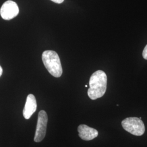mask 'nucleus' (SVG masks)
<instances>
[{"label":"nucleus","instance_id":"39448f33","mask_svg":"<svg viewBox=\"0 0 147 147\" xmlns=\"http://www.w3.org/2000/svg\"><path fill=\"white\" fill-rule=\"evenodd\" d=\"M19 12V9L16 3L9 0L5 1L0 9V15L6 20H10L14 18Z\"/></svg>","mask_w":147,"mask_h":147},{"label":"nucleus","instance_id":"f257e3e1","mask_svg":"<svg viewBox=\"0 0 147 147\" xmlns=\"http://www.w3.org/2000/svg\"><path fill=\"white\" fill-rule=\"evenodd\" d=\"M107 78L104 71L98 70L93 74L89 80L88 95L92 100H96L105 94L107 88Z\"/></svg>","mask_w":147,"mask_h":147},{"label":"nucleus","instance_id":"9d476101","mask_svg":"<svg viewBox=\"0 0 147 147\" xmlns=\"http://www.w3.org/2000/svg\"><path fill=\"white\" fill-rule=\"evenodd\" d=\"M2 73H3V70H2V67H1V65H0V77H1V75H2Z\"/></svg>","mask_w":147,"mask_h":147},{"label":"nucleus","instance_id":"1a4fd4ad","mask_svg":"<svg viewBox=\"0 0 147 147\" xmlns=\"http://www.w3.org/2000/svg\"><path fill=\"white\" fill-rule=\"evenodd\" d=\"M51 1H52L53 2H55V3L59 4V3H62L64 0H51Z\"/></svg>","mask_w":147,"mask_h":147},{"label":"nucleus","instance_id":"f03ea898","mask_svg":"<svg viewBox=\"0 0 147 147\" xmlns=\"http://www.w3.org/2000/svg\"><path fill=\"white\" fill-rule=\"evenodd\" d=\"M43 63L49 73L55 78L61 76L63 70L58 54L54 51L47 50L42 54Z\"/></svg>","mask_w":147,"mask_h":147},{"label":"nucleus","instance_id":"0eeeda50","mask_svg":"<svg viewBox=\"0 0 147 147\" xmlns=\"http://www.w3.org/2000/svg\"><path fill=\"white\" fill-rule=\"evenodd\" d=\"M36 99L34 95H28L27 97L26 104L23 110V116L26 119H29L37 110Z\"/></svg>","mask_w":147,"mask_h":147},{"label":"nucleus","instance_id":"6e6552de","mask_svg":"<svg viewBox=\"0 0 147 147\" xmlns=\"http://www.w3.org/2000/svg\"><path fill=\"white\" fill-rule=\"evenodd\" d=\"M142 56H143V57L144 58V59L147 60V45L145 47L143 51Z\"/></svg>","mask_w":147,"mask_h":147},{"label":"nucleus","instance_id":"9b49d317","mask_svg":"<svg viewBox=\"0 0 147 147\" xmlns=\"http://www.w3.org/2000/svg\"><path fill=\"white\" fill-rule=\"evenodd\" d=\"M85 87H86V88H87V87H88V86H87V85H86V86H85Z\"/></svg>","mask_w":147,"mask_h":147},{"label":"nucleus","instance_id":"7ed1b4c3","mask_svg":"<svg viewBox=\"0 0 147 147\" xmlns=\"http://www.w3.org/2000/svg\"><path fill=\"white\" fill-rule=\"evenodd\" d=\"M121 125L125 131L135 136H142L145 132L143 121L137 117L126 118L121 121Z\"/></svg>","mask_w":147,"mask_h":147},{"label":"nucleus","instance_id":"20e7f679","mask_svg":"<svg viewBox=\"0 0 147 147\" xmlns=\"http://www.w3.org/2000/svg\"><path fill=\"white\" fill-rule=\"evenodd\" d=\"M48 117L45 111H40L38 113L37 128L34 137L36 142H40L43 140L46 135Z\"/></svg>","mask_w":147,"mask_h":147},{"label":"nucleus","instance_id":"423d86ee","mask_svg":"<svg viewBox=\"0 0 147 147\" xmlns=\"http://www.w3.org/2000/svg\"><path fill=\"white\" fill-rule=\"evenodd\" d=\"M78 131L79 136L82 140L84 141H90L98 136V131L94 128L90 127L84 124L80 125Z\"/></svg>","mask_w":147,"mask_h":147}]
</instances>
